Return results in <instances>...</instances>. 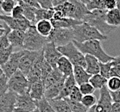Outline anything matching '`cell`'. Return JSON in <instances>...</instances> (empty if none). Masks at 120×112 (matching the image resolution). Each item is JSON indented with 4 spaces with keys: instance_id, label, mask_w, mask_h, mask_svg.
I'll return each instance as SVG.
<instances>
[{
    "instance_id": "7",
    "label": "cell",
    "mask_w": 120,
    "mask_h": 112,
    "mask_svg": "<svg viewBox=\"0 0 120 112\" xmlns=\"http://www.w3.org/2000/svg\"><path fill=\"white\" fill-rule=\"evenodd\" d=\"M48 41L52 42L56 47L67 45L74 41V32L73 29H56L54 28L52 32L48 37Z\"/></svg>"
},
{
    "instance_id": "49",
    "label": "cell",
    "mask_w": 120,
    "mask_h": 112,
    "mask_svg": "<svg viewBox=\"0 0 120 112\" xmlns=\"http://www.w3.org/2000/svg\"><path fill=\"white\" fill-rule=\"evenodd\" d=\"M111 93V97H112V102L114 103H119L120 104V89L116 90V91H112Z\"/></svg>"
},
{
    "instance_id": "12",
    "label": "cell",
    "mask_w": 120,
    "mask_h": 112,
    "mask_svg": "<svg viewBox=\"0 0 120 112\" xmlns=\"http://www.w3.org/2000/svg\"><path fill=\"white\" fill-rule=\"evenodd\" d=\"M44 61V56H43V50L41 49L40 54L38 57L36 58L35 63L33 64L32 67L30 68L29 73L27 74V79L29 80L30 85L33 83L36 82L41 79V66Z\"/></svg>"
},
{
    "instance_id": "20",
    "label": "cell",
    "mask_w": 120,
    "mask_h": 112,
    "mask_svg": "<svg viewBox=\"0 0 120 112\" xmlns=\"http://www.w3.org/2000/svg\"><path fill=\"white\" fill-rule=\"evenodd\" d=\"M50 21L53 27L56 29H70L83 22L82 21L69 18V17H63L59 20H50Z\"/></svg>"
},
{
    "instance_id": "15",
    "label": "cell",
    "mask_w": 120,
    "mask_h": 112,
    "mask_svg": "<svg viewBox=\"0 0 120 112\" xmlns=\"http://www.w3.org/2000/svg\"><path fill=\"white\" fill-rule=\"evenodd\" d=\"M16 108L31 112L36 108V101L30 97L29 91L23 93V94L16 95Z\"/></svg>"
},
{
    "instance_id": "59",
    "label": "cell",
    "mask_w": 120,
    "mask_h": 112,
    "mask_svg": "<svg viewBox=\"0 0 120 112\" xmlns=\"http://www.w3.org/2000/svg\"><path fill=\"white\" fill-rule=\"evenodd\" d=\"M4 72H3V70H2V68H1V66H0V76L1 75H3Z\"/></svg>"
},
{
    "instance_id": "25",
    "label": "cell",
    "mask_w": 120,
    "mask_h": 112,
    "mask_svg": "<svg viewBox=\"0 0 120 112\" xmlns=\"http://www.w3.org/2000/svg\"><path fill=\"white\" fill-rule=\"evenodd\" d=\"M74 4V19L82 21L84 19L86 16L90 13L88 11L86 4H82L79 0H73Z\"/></svg>"
},
{
    "instance_id": "9",
    "label": "cell",
    "mask_w": 120,
    "mask_h": 112,
    "mask_svg": "<svg viewBox=\"0 0 120 112\" xmlns=\"http://www.w3.org/2000/svg\"><path fill=\"white\" fill-rule=\"evenodd\" d=\"M0 23H4L11 30L18 29L24 32L32 25L31 22L24 17L21 18H13L11 16H7L4 14L0 15Z\"/></svg>"
},
{
    "instance_id": "50",
    "label": "cell",
    "mask_w": 120,
    "mask_h": 112,
    "mask_svg": "<svg viewBox=\"0 0 120 112\" xmlns=\"http://www.w3.org/2000/svg\"><path fill=\"white\" fill-rule=\"evenodd\" d=\"M21 1H22L23 3L28 4V5L32 6L34 8H36V9L41 8L40 5H39L38 2H37V0H21Z\"/></svg>"
},
{
    "instance_id": "1",
    "label": "cell",
    "mask_w": 120,
    "mask_h": 112,
    "mask_svg": "<svg viewBox=\"0 0 120 112\" xmlns=\"http://www.w3.org/2000/svg\"><path fill=\"white\" fill-rule=\"evenodd\" d=\"M77 48L83 54H90L97 58L99 62L106 63L113 60L112 56L107 54L102 47L101 41L98 40H91V41H85L82 43L73 41Z\"/></svg>"
},
{
    "instance_id": "56",
    "label": "cell",
    "mask_w": 120,
    "mask_h": 112,
    "mask_svg": "<svg viewBox=\"0 0 120 112\" xmlns=\"http://www.w3.org/2000/svg\"><path fill=\"white\" fill-rule=\"evenodd\" d=\"M80 2H81L82 4H86L87 3H89L91 0H79Z\"/></svg>"
},
{
    "instance_id": "41",
    "label": "cell",
    "mask_w": 120,
    "mask_h": 112,
    "mask_svg": "<svg viewBox=\"0 0 120 112\" xmlns=\"http://www.w3.org/2000/svg\"><path fill=\"white\" fill-rule=\"evenodd\" d=\"M112 61V60H111ZM111 61L106 63H102L100 62L99 64V66H100V71H99V73L104 76L105 79H109L110 78V73H111Z\"/></svg>"
},
{
    "instance_id": "26",
    "label": "cell",
    "mask_w": 120,
    "mask_h": 112,
    "mask_svg": "<svg viewBox=\"0 0 120 112\" xmlns=\"http://www.w3.org/2000/svg\"><path fill=\"white\" fill-rule=\"evenodd\" d=\"M35 27H36V31L41 36H44V37H48L50 35V33L52 32L53 29H54L50 20H41V21H39V22H37L36 23Z\"/></svg>"
},
{
    "instance_id": "3",
    "label": "cell",
    "mask_w": 120,
    "mask_h": 112,
    "mask_svg": "<svg viewBox=\"0 0 120 112\" xmlns=\"http://www.w3.org/2000/svg\"><path fill=\"white\" fill-rule=\"evenodd\" d=\"M106 10H94L90 11V13L86 15V17L83 19V22H86L91 26L94 27L95 29L100 32L102 35L108 36L110 33L116 29V28L112 27L107 24L105 16H106Z\"/></svg>"
},
{
    "instance_id": "58",
    "label": "cell",
    "mask_w": 120,
    "mask_h": 112,
    "mask_svg": "<svg viewBox=\"0 0 120 112\" xmlns=\"http://www.w3.org/2000/svg\"><path fill=\"white\" fill-rule=\"evenodd\" d=\"M1 4H2V0H0V15H3V11H2V8H1Z\"/></svg>"
},
{
    "instance_id": "4",
    "label": "cell",
    "mask_w": 120,
    "mask_h": 112,
    "mask_svg": "<svg viewBox=\"0 0 120 112\" xmlns=\"http://www.w3.org/2000/svg\"><path fill=\"white\" fill-rule=\"evenodd\" d=\"M48 41L47 37L41 36L36 31L35 25H31L25 31L22 49L28 51H40L43 48Z\"/></svg>"
},
{
    "instance_id": "8",
    "label": "cell",
    "mask_w": 120,
    "mask_h": 112,
    "mask_svg": "<svg viewBox=\"0 0 120 112\" xmlns=\"http://www.w3.org/2000/svg\"><path fill=\"white\" fill-rule=\"evenodd\" d=\"M24 53V49H20L13 51V53L11 54L9 60L6 61L5 64H4L1 66V68L3 70L4 74L5 75L7 78H11V75H13L17 70H18V66H19V61L21 57L22 56Z\"/></svg>"
},
{
    "instance_id": "34",
    "label": "cell",
    "mask_w": 120,
    "mask_h": 112,
    "mask_svg": "<svg viewBox=\"0 0 120 112\" xmlns=\"http://www.w3.org/2000/svg\"><path fill=\"white\" fill-rule=\"evenodd\" d=\"M111 65L112 66H111L110 78L114 76L120 78V55L113 58V60L111 61Z\"/></svg>"
},
{
    "instance_id": "28",
    "label": "cell",
    "mask_w": 120,
    "mask_h": 112,
    "mask_svg": "<svg viewBox=\"0 0 120 112\" xmlns=\"http://www.w3.org/2000/svg\"><path fill=\"white\" fill-rule=\"evenodd\" d=\"M17 3L22 7L23 10V17L27 20H29L32 25H36V16H35V12H36V8H34L32 6H30L24 4L21 0H17Z\"/></svg>"
},
{
    "instance_id": "16",
    "label": "cell",
    "mask_w": 120,
    "mask_h": 112,
    "mask_svg": "<svg viewBox=\"0 0 120 112\" xmlns=\"http://www.w3.org/2000/svg\"><path fill=\"white\" fill-rule=\"evenodd\" d=\"M25 32L18 29H12L8 34V39L10 44L15 48L22 49L23 47V41H24Z\"/></svg>"
},
{
    "instance_id": "55",
    "label": "cell",
    "mask_w": 120,
    "mask_h": 112,
    "mask_svg": "<svg viewBox=\"0 0 120 112\" xmlns=\"http://www.w3.org/2000/svg\"><path fill=\"white\" fill-rule=\"evenodd\" d=\"M86 112H95V105L93 106L92 108H90V109H88Z\"/></svg>"
},
{
    "instance_id": "24",
    "label": "cell",
    "mask_w": 120,
    "mask_h": 112,
    "mask_svg": "<svg viewBox=\"0 0 120 112\" xmlns=\"http://www.w3.org/2000/svg\"><path fill=\"white\" fill-rule=\"evenodd\" d=\"M107 24L114 28L120 27V9L115 8L107 11L105 16Z\"/></svg>"
},
{
    "instance_id": "2",
    "label": "cell",
    "mask_w": 120,
    "mask_h": 112,
    "mask_svg": "<svg viewBox=\"0 0 120 112\" xmlns=\"http://www.w3.org/2000/svg\"><path fill=\"white\" fill-rule=\"evenodd\" d=\"M72 29L74 32V41L79 43L91 40H98L102 41L108 39V36L102 35L97 29L86 22H83Z\"/></svg>"
},
{
    "instance_id": "5",
    "label": "cell",
    "mask_w": 120,
    "mask_h": 112,
    "mask_svg": "<svg viewBox=\"0 0 120 112\" xmlns=\"http://www.w3.org/2000/svg\"><path fill=\"white\" fill-rule=\"evenodd\" d=\"M57 49L62 56H65L73 64V66H79L82 67L86 66L85 54H83L77 48V47L74 45L73 41L64 46L57 47Z\"/></svg>"
},
{
    "instance_id": "60",
    "label": "cell",
    "mask_w": 120,
    "mask_h": 112,
    "mask_svg": "<svg viewBox=\"0 0 120 112\" xmlns=\"http://www.w3.org/2000/svg\"><path fill=\"white\" fill-rule=\"evenodd\" d=\"M31 112H40V111H39L38 109H36H36H34V110H33V111H31Z\"/></svg>"
},
{
    "instance_id": "30",
    "label": "cell",
    "mask_w": 120,
    "mask_h": 112,
    "mask_svg": "<svg viewBox=\"0 0 120 112\" xmlns=\"http://www.w3.org/2000/svg\"><path fill=\"white\" fill-rule=\"evenodd\" d=\"M54 12H55L54 8L36 9V12H35V16H36V22H39V21H41V20H51L53 18Z\"/></svg>"
},
{
    "instance_id": "51",
    "label": "cell",
    "mask_w": 120,
    "mask_h": 112,
    "mask_svg": "<svg viewBox=\"0 0 120 112\" xmlns=\"http://www.w3.org/2000/svg\"><path fill=\"white\" fill-rule=\"evenodd\" d=\"M107 112H120V104L112 102V105Z\"/></svg>"
},
{
    "instance_id": "62",
    "label": "cell",
    "mask_w": 120,
    "mask_h": 112,
    "mask_svg": "<svg viewBox=\"0 0 120 112\" xmlns=\"http://www.w3.org/2000/svg\"><path fill=\"white\" fill-rule=\"evenodd\" d=\"M16 2H17V0H16Z\"/></svg>"
},
{
    "instance_id": "53",
    "label": "cell",
    "mask_w": 120,
    "mask_h": 112,
    "mask_svg": "<svg viewBox=\"0 0 120 112\" xmlns=\"http://www.w3.org/2000/svg\"><path fill=\"white\" fill-rule=\"evenodd\" d=\"M3 25H4V28H0V37L4 34V32H5V30H6L5 25L4 24V23H3Z\"/></svg>"
},
{
    "instance_id": "44",
    "label": "cell",
    "mask_w": 120,
    "mask_h": 112,
    "mask_svg": "<svg viewBox=\"0 0 120 112\" xmlns=\"http://www.w3.org/2000/svg\"><path fill=\"white\" fill-rule=\"evenodd\" d=\"M82 97H83V95H82L81 92H80V90H79V86H78V85H75V86L73 88V90H72V91L70 92L69 96H68V98L70 99V100H73V101L80 102L82 99Z\"/></svg>"
},
{
    "instance_id": "54",
    "label": "cell",
    "mask_w": 120,
    "mask_h": 112,
    "mask_svg": "<svg viewBox=\"0 0 120 112\" xmlns=\"http://www.w3.org/2000/svg\"><path fill=\"white\" fill-rule=\"evenodd\" d=\"M13 112H29V111H26V110H23V109H18V108H15Z\"/></svg>"
},
{
    "instance_id": "22",
    "label": "cell",
    "mask_w": 120,
    "mask_h": 112,
    "mask_svg": "<svg viewBox=\"0 0 120 112\" xmlns=\"http://www.w3.org/2000/svg\"><path fill=\"white\" fill-rule=\"evenodd\" d=\"M75 85H77V84L75 82V79H74L73 74L70 75V76L67 77L65 81H64V85H63L62 89L60 90V93L55 99H63L66 98H68L70 92L72 91L73 88Z\"/></svg>"
},
{
    "instance_id": "17",
    "label": "cell",
    "mask_w": 120,
    "mask_h": 112,
    "mask_svg": "<svg viewBox=\"0 0 120 112\" xmlns=\"http://www.w3.org/2000/svg\"><path fill=\"white\" fill-rule=\"evenodd\" d=\"M85 61H86V66L85 69L90 75L99 73L100 66H99V60L93 55L85 54Z\"/></svg>"
},
{
    "instance_id": "42",
    "label": "cell",
    "mask_w": 120,
    "mask_h": 112,
    "mask_svg": "<svg viewBox=\"0 0 120 112\" xmlns=\"http://www.w3.org/2000/svg\"><path fill=\"white\" fill-rule=\"evenodd\" d=\"M78 86H79V90H80V92H81V94L83 96L91 95V94H93L94 91H95V89L93 88V86L89 82L82 84V85H78Z\"/></svg>"
},
{
    "instance_id": "10",
    "label": "cell",
    "mask_w": 120,
    "mask_h": 112,
    "mask_svg": "<svg viewBox=\"0 0 120 112\" xmlns=\"http://www.w3.org/2000/svg\"><path fill=\"white\" fill-rule=\"evenodd\" d=\"M41 51V50H40V51H28V50H24L23 54L20 59L18 70H20L24 75L27 76V74L29 73L30 68L32 67L33 64L35 63L36 58L38 57Z\"/></svg>"
},
{
    "instance_id": "14",
    "label": "cell",
    "mask_w": 120,
    "mask_h": 112,
    "mask_svg": "<svg viewBox=\"0 0 120 112\" xmlns=\"http://www.w3.org/2000/svg\"><path fill=\"white\" fill-rule=\"evenodd\" d=\"M16 95L11 90H7L0 97V112H13L16 108Z\"/></svg>"
},
{
    "instance_id": "27",
    "label": "cell",
    "mask_w": 120,
    "mask_h": 112,
    "mask_svg": "<svg viewBox=\"0 0 120 112\" xmlns=\"http://www.w3.org/2000/svg\"><path fill=\"white\" fill-rule=\"evenodd\" d=\"M64 79H66V77L63 76L62 73L57 68H53L51 73L49 74V76H48V78L45 79V81L43 82L44 87L46 89V88L55 85L56 83L60 82V80H62Z\"/></svg>"
},
{
    "instance_id": "45",
    "label": "cell",
    "mask_w": 120,
    "mask_h": 112,
    "mask_svg": "<svg viewBox=\"0 0 120 112\" xmlns=\"http://www.w3.org/2000/svg\"><path fill=\"white\" fill-rule=\"evenodd\" d=\"M8 90V78L3 74L0 76V97Z\"/></svg>"
},
{
    "instance_id": "40",
    "label": "cell",
    "mask_w": 120,
    "mask_h": 112,
    "mask_svg": "<svg viewBox=\"0 0 120 112\" xmlns=\"http://www.w3.org/2000/svg\"><path fill=\"white\" fill-rule=\"evenodd\" d=\"M5 27H6L5 32H4V34L3 36L0 37V49H4V48H7L8 47L11 46L10 41H9V39H8V34L11 29L8 26H6V25H5Z\"/></svg>"
},
{
    "instance_id": "52",
    "label": "cell",
    "mask_w": 120,
    "mask_h": 112,
    "mask_svg": "<svg viewBox=\"0 0 120 112\" xmlns=\"http://www.w3.org/2000/svg\"><path fill=\"white\" fill-rule=\"evenodd\" d=\"M67 1H68V0H53V7H56V6H59L60 4H63Z\"/></svg>"
},
{
    "instance_id": "46",
    "label": "cell",
    "mask_w": 120,
    "mask_h": 112,
    "mask_svg": "<svg viewBox=\"0 0 120 112\" xmlns=\"http://www.w3.org/2000/svg\"><path fill=\"white\" fill-rule=\"evenodd\" d=\"M11 14V17H13V18H21V17H23V10H22V7L17 3L16 4V6L14 7L13 10H12Z\"/></svg>"
},
{
    "instance_id": "43",
    "label": "cell",
    "mask_w": 120,
    "mask_h": 112,
    "mask_svg": "<svg viewBox=\"0 0 120 112\" xmlns=\"http://www.w3.org/2000/svg\"><path fill=\"white\" fill-rule=\"evenodd\" d=\"M52 70H53L52 66H50L49 63L44 60L42 66H41V81H43V82L45 81V79L48 78V76L51 73Z\"/></svg>"
},
{
    "instance_id": "36",
    "label": "cell",
    "mask_w": 120,
    "mask_h": 112,
    "mask_svg": "<svg viewBox=\"0 0 120 112\" xmlns=\"http://www.w3.org/2000/svg\"><path fill=\"white\" fill-rule=\"evenodd\" d=\"M97 98L93 94H91V95H85L82 97L81 99V104L84 105L85 107H86L87 109H90L93 106L96 105L97 104Z\"/></svg>"
},
{
    "instance_id": "21",
    "label": "cell",
    "mask_w": 120,
    "mask_h": 112,
    "mask_svg": "<svg viewBox=\"0 0 120 112\" xmlns=\"http://www.w3.org/2000/svg\"><path fill=\"white\" fill-rule=\"evenodd\" d=\"M65 79H62V80H60V82H58L56 84H55V85L46 88L45 91H44V98L47 100H49V101L56 98L58 96H59V94L60 93V90H61V89L63 87Z\"/></svg>"
},
{
    "instance_id": "39",
    "label": "cell",
    "mask_w": 120,
    "mask_h": 112,
    "mask_svg": "<svg viewBox=\"0 0 120 112\" xmlns=\"http://www.w3.org/2000/svg\"><path fill=\"white\" fill-rule=\"evenodd\" d=\"M17 4L16 0H2L1 8L4 14H11L14 7Z\"/></svg>"
},
{
    "instance_id": "13",
    "label": "cell",
    "mask_w": 120,
    "mask_h": 112,
    "mask_svg": "<svg viewBox=\"0 0 120 112\" xmlns=\"http://www.w3.org/2000/svg\"><path fill=\"white\" fill-rule=\"evenodd\" d=\"M99 98L95 105V112H107L112 104L111 93L106 86L100 89Z\"/></svg>"
},
{
    "instance_id": "29",
    "label": "cell",
    "mask_w": 120,
    "mask_h": 112,
    "mask_svg": "<svg viewBox=\"0 0 120 112\" xmlns=\"http://www.w3.org/2000/svg\"><path fill=\"white\" fill-rule=\"evenodd\" d=\"M55 112H72L65 98L53 99L49 101Z\"/></svg>"
},
{
    "instance_id": "32",
    "label": "cell",
    "mask_w": 120,
    "mask_h": 112,
    "mask_svg": "<svg viewBox=\"0 0 120 112\" xmlns=\"http://www.w3.org/2000/svg\"><path fill=\"white\" fill-rule=\"evenodd\" d=\"M36 109L40 112H55L49 100H47L45 98H42L40 100L36 101Z\"/></svg>"
},
{
    "instance_id": "31",
    "label": "cell",
    "mask_w": 120,
    "mask_h": 112,
    "mask_svg": "<svg viewBox=\"0 0 120 112\" xmlns=\"http://www.w3.org/2000/svg\"><path fill=\"white\" fill-rule=\"evenodd\" d=\"M89 83L93 85L95 90H100L103 87L106 86L107 79H105L104 76H102L100 73L92 75L89 79Z\"/></svg>"
},
{
    "instance_id": "35",
    "label": "cell",
    "mask_w": 120,
    "mask_h": 112,
    "mask_svg": "<svg viewBox=\"0 0 120 112\" xmlns=\"http://www.w3.org/2000/svg\"><path fill=\"white\" fill-rule=\"evenodd\" d=\"M106 88L110 92L116 91L120 89V78L119 77H111L107 79Z\"/></svg>"
},
{
    "instance_id": "47",
    "label": "cell",
    "mask_w": 120,
    "mask_h": 112,
    "mask_svg": "<svg viewBox=\"0 0 120 112\" xmlns=\"http://www.w3.org/2000/svg\"><path fill=\"white\" fill-rule=\"evenodd\" d=\"M40 7L42 9L53 8V0H37Z\"/></svg>"
},
{
    "instance_id": "37",
    "label": "cell",
    "mask_w": 120,
    "mask_h": 112,
    "mask_svg": "<svg viewBox=\"0 0 120 112\" xmlns=\"http://www.w3.org/2000/svg\"><path fill=\"white\" fill-rule=\"evenodd\" d=\"M14 47L12 46L8 47L4 49H0V66H2L4 64H5L6 61L9 60L11 54L13 53Z\"/></svg>"
},
{
    "instance_id": "18",
    "label": "cell",
    "mask_w": 120,
    "mask_h": 112,
    "mask_svg": "<svg viewBox=\"0 0 120 112\" xmlns=\"http://www.w3.org/2000/svg\"><path fill=\"white\" fill-rule=\"evenodd\" d=\"M44 91H45L44 83L43 81H41V79L31 84L30 86V90H29V93H30V97L35 101L40 100L42 98H44Z\"/></svg>"
},
{
    "instance_id": "57",
    "label": "cell",
    "mask_w": 120,
    "mask_h": 112,
    "mask_svg": "<svg viewBox=\"0 0 120 112\" xmlns=\"http://www.w3.org/2000/svg\"><path fill=\"white\" fill-rule=\"evenodd\" d=\"M117 2V8L120 9V0H116Z\"/></svg>"
},
{
    "instance_id": "38",
    "label": "cell",
    "mask_w": 120,
    "mask_h": 112,
    "mask_svg": "<svg viewBox=\"0 0 120 112\" xmlns=\"http://www.w3.org/2000/svg\"><path fill=\"white\" fill-rule=\"evenodd\" d=\"M89 11L94 10H105V0H91L86 4Z\"/></svg>"
},
{
    "instance_id": "6",
    "label": "cell",
    "mask_w": 120,
    "mask_h": 112,
    "mask_svg": "<svg viewBox=\"0 0 120 112\" xmlns=\"http://www.w3.org/2000/svg\"><path fill=\"white\" fill-rule=\"evenodd\" d=\"M30 86L26 75H24L20 70H17L13 75H11V78L8 79V90H11L17 95L28 92Z\"/></svg>"
},
{
    "instance_id": "23",
    "label": "cell",
    "mask_w": 120,
    "mask_h": 112,
    "mask_svg": "<svg viewBox=\"0 0 120 112\" xmlns=\"http://www.w3.org/2000/svg\"><path fill=\"white\" fill-rule=\"evenodd\" d=\"M56 68L62 73L64 77H68L73 74V70H74V66L69 60L65 57L61 56L59 59L56 65Z\"/></svg>"
},
{
    "instance_id": "48",
    "label": "cell",
    "mask_w": 120,
    "mask_h": 112,
    "mask_svg": "<svg viewBox=\"0 0 120 112\" xmlns=\"http://www.w3.org/2000/svg\"><path fill=\"white\" fill-rule=\"evenodd\" d=\"M105 8L106 11H110V10L117 8L116 0H105Z\"/></svg>"
},
{
    "instance_id": "61",
    "label": "cell",
    "mask_w": 120,
    "mask_h": 112,
    "mask_svg": "<svg viewBox=\"0 0 120 112\" xmlns=\"http://www.w3.org/2000/svg\"><path fill=\"white\" fill-rule=\"evenodd\" d=\"M0 28H4V25H3V23H0Z\"/></svg>"
},
{
    "instance_id": "11",
    "label": "cell",
    "mask_w": 120,
    "mask_h": 112,
    "mask_svg": "<svg viewBox=\"0 0 120 112\" xmlns=\"http://www.w3.org/2000/svg\"><path fill=\"white\" fill-rule=\"evenodd\" d=\"M42 50H43L44 60L52 66V68H56L58 60L62 56L61 54L58 51L57 47L52 42H47Z\"/></svg>"
},
{
    "instance_id": "19",
    "label": "cell",
    "mask_w": 120,
    "mask_h": 112,
    "mask_svg": "<svg viewBox=\"0 0 120 112\" xmlns=\"http://www.w3.org/2000/svg\"><path fill=\"white\" fill-rule=\"evenodd\" d=\"M73 76H74L75 82L77 85H80L82 84L89 82L91 76L86 71L85 67L79 66H74V70H73Z\"/></svg>"
},
{
    "instance_id": "33",
    "label": "cell",
    "mask_w": 120,
    "mask_h": 112,
    "mask_svg": "<svg viewBox=\"0 0 120 112\" xmlns=\"http://www.w3.org/2000/svg\"><path fill=\"white\" fill-rule=\"evenodd\" d=\"M65 99H66V101L68 102V105H69V108H70L72 112H86L87 111L88 109L81 104V102L73 101V100H70L68 98H66Z\"/></svg>"
}]
</instances>
